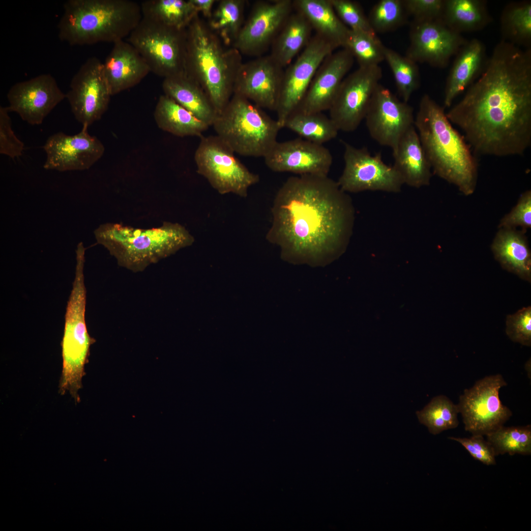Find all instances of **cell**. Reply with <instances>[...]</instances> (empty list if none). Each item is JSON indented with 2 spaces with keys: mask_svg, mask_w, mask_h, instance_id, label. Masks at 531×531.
Instances as JSON below:
<instances>
[{
  "mask_svg": "<svg viewBox=\"0 0 531 531\" xmlns=\"http://www.w3.org/2000/svg\"><path fill=\"white\" fill-rule=\"evenodd\" d=\"M446 116L478 153L521 155L531 144V49L502 40Z\"/></svg>",
  "mask_w": 531,
  "mask_h": 531,
  "instance_id": "6da1fadb",
  "label": "cell"
},
{
  "mask_svg": "<svg viewBox=\"0 0 531 531\" xmlns=\"http://www.w3.org/2000/svg\"><path fill=\"white\" fill-rule=\"evenodd\" d=\"M271 212L266 238L291 262L314 265L330 262L345 251L352 236L351 199L327 176L288 178L275 196Z\"/></svg>",
  "mask_w": 531,
  "mask_h": 531,
  "instance_id": "7a4b0ae2",
  "label": "cell"
},
{
  "mask_svg": "<svg viewBox=\"0 0 531 531\" xmlns=\"http://www.w3.org/2000/svg\"><path fill=\"white\" fill-rule=\"evenodd\" d=\"M414 124L433 172L464 195L473 194L477 182V163L471 147L448 119L444 108L424 94Z\"/></svg>",
  "mask_w": 531,
  "mask_h": 531,
  "instance_id": "3957f363",
  "label": "cell"
},
{
  "mask_svg": "<svg viewBox=\"0 0 531 531\" xmlns=\"http://www.w3.org/2000/svg\"><path fill=\"white\" fill-rule=\"evenodd\" d=\"M186 32L185 72L203 88L219 114L234 94L242 55L233 47H225L199 15Z\"/></svg>",
  "mask_w": 531,
  "mask_h": 531,
  "instance_id": "277c9868",
  "label": "cell"
},
{
  "mask_svg": "<svg viewBox=\"0 0 531 531\" xmlns=\"http://www.w3.org/2000/svg\"><path fill=\"white\" fill-rule=\"evenodd\" d=\"M58 25L59 38L71 45L113 44L128 37L142 18L130 0H68Z\"/></svg>",
  "mask_w": 531,
  "mask_h": 531,
  "instance_id": "5b68a950",
  "label": "cell"
},
{
  "mask_svg": "<svg viewBox=\"0 0 531 531\" xmlns=\"http://www.w3.org/2000/svg\"><path fill=\"white\" fill-rule=\"evenodd\" d=\"M93 233L97 243L107 249L119 266L134 272L144 270L195 241L185 227L167 221L146 229L106 223Z\"/></svg>",
  "mask_w": 531,
  "mask_h": 531,
  "instance_id": "8992f818",
  "label": "cell"
},
{
  "mask_svg": "<svg viewBox=\"0 0 531 531\" xmlns=\"http://www.w3.org/2000/svg\"><path fill=\"white\" fill-rule=\"evenodd\" d=\"M85 250L84 246L79 245L76 250L75 278L66 307L61 342L62 368L59 393L63 395L69 392L76 403L80 402L78 391L82 388V380L86 374L85 366L88 361L90 347L95 341L88 332L85 319Z\"/></svg>",
  "mask_w": 531,
  "mask_h": 531,
  "instance_id": "52a82bcc",
  "label": "cell"
},
{
  "mask_svg": "<svg viewBox=\"0 0 531 531\" xmlns=\"http://www.w3.org/2000/svg\"><path fill=\"white\" fill-rule=\"evenodd\" d=\"M212 126L235 153L251 157H264L277 142L281 129L261 108L234 94Z\"/></svg>",
  "mask_w": 531,
  "mask_h": 531,
  "instance_id": "ba28073f",
  "label": "cell"
},
{
  "mask_svg": "<svg viewBox=\"0 0 531 531\" xmlns=\"http://www.w3.org/2000/svg\"><path fill=\"white\" fill-rule=\"evenodd\" d=\"M186 30L170 28L142 17L127 41L143 58L150 72L165 78L186 73Z\"/></svg>",
  "mask_w": 531,
  "mask_h": 531,
  "instance_id": "9c48e42d",
  "label": "cell"
},
{
  "mask_svg": "<svg viewBox=\"0 0 531 531\" xmlns=\"http://www.w3.org/2000/svg\"><path fill=\"white\" fill-rule=\"evenodd\" d=\"M235 152L219 137H201L194 160L197 173L219 194L247 196L249 188L258 183L259 176L250 171Z\"/></svg>",
  "mask_w": 531,
  "mask_h": 531,
  "instance_id": "30bf717a",
  "label": "cell"
},
{
  "mask_svg": "<svg viewBox=\"0 0 531 531\" xmlns=\"http://www.w3.org/2000/svg\"><path fill=\"white\" fill-rule=\"evenodd\" d=\"M507 385L502 376H486L464 390L457 404L466 431L486 436L504 424L512 415L500 400V389Z\"/></svg>",
  "mask_w": 531,
  "mask_h": 531,
  "instance_id": "8fae6325",
  "label": "cell"
},
{
  "mask_svg": "<svg viewBox=\"0 0 531 531\" xmlns=\"http://www.w3.org/2000/svg\"><path fill=\"white\" fill-rule=\"evenodd\" d=\"M344 168L337 181L345 192L381 191L398 193L404 184L399 172L382 159L380 153L372 155L365 148H357L344 142Z\"/></svg>",
  "mask_w": 531,
  "mask_h": 531,
  "instance_id": "7c38bea8",
  "label": "cell"
},
{
  "mask_svg": "<svg viewBox=\"0 0 531 531\" xmlns=\"http://www.w3.org/2000/svg\"><path fill=\"white\" fill-rule=\"evenodd\" d=\"M336 49L333 44L315 34L295 60L284 69L275 110L281 128L303 100L323 61Z\"/></svg>",
  "mask_w": 531,
  "mask_h": 531,
  "instance_id": "4fadbf2b",
  "label": "cell"
},
{
  "mask_svg": "<svg viewBox=\"0 0 531 531\" xmlns=\"http://www.w3.org/2000/svg\"><path fill=\"white\" fill-rule=\"evenodd\" d=\"M382 77V69L377 65L358 67L344 78L328 110L339 131L352 132L358 127Z\"/></svg>",
  "mask_w": 531,
  "mask_h": 531,
  "instance_id": "5bb4252c",
  "label": "cell"
},
{
  "mask_svg": "<svg viewBox=\"0 0 531 531\" xmlns=\"http://www.w3.org/2000/svg\"><path fill=\"white\" fill-rule=\"evenodd\" d=\"M75 119L88 127L107 111L112 96L103 72V62L88 58L72 77L65 93Z\"/></svg>",
  "mask_w": 531,
  "mask_h": 531,
  "instance_id": "9a60e30c",
  "label": "cell"
},
{
  "mask_svg": "<svg viewBox=\"0 0 531 531\" xmlns=\"http://www.w3.org/2000/svg\"><path fill=\"white\" fill-rule=\"evenodd\" d=\"M294 10L292 0L256 1L232 47L242 55L263 56Z\"/></svg>",
  "mask_w": 531,
  "mask_h": 531,
  "instance_id": "2e32d148",
  "label": "cell"
},
{
  "mask_svg": "<svg viewBox=\"0 0 531 531\" xmlns=\"http://www.w3.org/2000/svg\"><path fill=\"white\" fill-rule=\"evenodd\" d=\"M461 35L449 28L441 19L413 20L410 31L407 57L416 63L446 66L467 42Z\"/></svg>",
  "mask_w": 531,
  "mask_h": 531,
  "instance_id": "e0dca14e",
  "label": "cell"
},
{
  "mask_svg": "<svg viewBox=\"0 0 531 531\" xmlns=\"http://www.w3.org/2000/svg\"><path fill=\"white\" fill-rule=\"evenodd\" d=\"M364 119L371 137L392 149L414 125L412 107L381 84L373 95Z\"/></svg>",
  "mask_w": 531,
  "mask_h": 531,
  "instance_id": "ac0fdd59",
  "label": "cell"
},
{
  "mask_svg": "<svg viewBox=\"0 0 531 531\" xmlns=\"http://www.w3.org/2000/svg\"><path fill=\"white\" fill-rule=\"evenodd\" d=\"M88 128L83 126L73 135L58 132L50 136L43 146L46 155L43 168L59 172L89 169L103 156L105 147Z\"/></svg>",
  "mask_w": 531,
  "mask_h": 531,
  "instance_id": "d6986e66",
  "label": "cell"
},
{
  "mask_svg": "<svg viewBox=\"0 0 531 531\" xmlns=\"http://www.w3.org/2000/svg\"><path fill=\"white\" fill-rule=\"evenodd\" d=\"M7 98L10 112L16 113L24 121L34 125L42 124L54 108L66 98V94L53 76L42 74L13 85Z\"/></svg>",
  "mask_w": 531,
  "mask_h": 531,
  "instance_id": "ffe728a7",
  "label": "cell"
},
{
  "mask_svg": "<svg viewBox=\"0 0 531 531\" xmlns=\"http://www.w3.org/2000/svg\"><path fill=\"white\" fill-rule=\"evenodd\" d=\"M266 166L275 172L326 177L332 164L328 148L302 138L278 141L264 157Z\"/></svg>",
  "mask_w": 531,
  "mask_h": 531,
  "instance_id": "44dd1931",
  "label": "cell"
},
{
  "mask_svg": "<svg viewBox=\"0 0 531 531\" xmlns=\"http://www.w3.org/2000/svg\"><path fill=\"white\" fill-rule=\"evenodd\" d=\"M284 70L270 54L243 62L236 78L234 94L262 109L275 111Z\"/></svg>",
  "mask_w": 531,
  "mask_h": 531,
  "instance_id": "7402d4cb",
  "label": "cell"
},
{
  "mask_svg": "<svg viewBox=\"0 0 531 531\" xmlns=\"http://www.w3.org/2000/svg\"><path fill=\"white\" fill-rule=\"evenodd\" d=\"M354 60L351 53L345 48L327 56L317 69L305 96L295 112L311 114L329 110Z\"/></svg>",
  "mask_w": 531,
  "mask_h": 531,
  "instance_id": "603a6c76",
  "label": "cell"
},
{
  "mask_svg": "<svg viewBox=\"0 0 531 531\" xmlns=\"http://www.w3.org/2000/svg\"><path fill=\"white\" fill-rule=\"evenodd\" d=\"M103 74L112 95L139 83L150 72L138 51L124 40L114 46L103 62Z\"/></svg>",
  "mask_w": 531,
  "mask_h": 531,
  "instance_id": "cb8c5ba5",
  "label": "cell"
},
{
  "mask_svg": "<svg viewBox=\"0 0 531 531\" xmlns=\"http://www.w3.org/2000/svg\"><path fill=\"white\" fill-rule=\"evenodd\" d=\"M488 58L483 43L472 39L461 47L446 80L443 107L451 106L455 99L469 88L483 71Z\"/></svg>",
  "mask_w": 531,
  "mask_h": 531,
  "instance_id": "d4e9b609",
  "label": "cell"
},
{
  "mask_svg": "<svg viewBox=\"0 0 531 531\" xmlns=\"http://www.w3.org/2000/svg\"><path fill=\"white\" fill-rule=\"evenodd\" d=\"M392 151L393 166L404 184L416 188L430 184L432 169L414 125L407 130Z\"/></svg>",
  "mask_w": 531,
  "mask_h": 531,
  "instance_id": "484cf974",
  "label": "cell"
},
{
  "mask_svg": "<svg viewBox=\"0 0 531 531\" xmlns=\"http://www.w3.org/2000/svg\"><path fill=\"white\" fill-rule=\"evenodd\" d=\"M491 249L503 269L531 283V251L525 231L499 228Z\"/></svg>",
  "mask_w": 531,
  "mask_h": 531,
  "instance_id": "4316f807",
  "label": "cell"
},
{
  "mask_svg": "<svg viewBox=\"0 0 531 531\" xmlns=\"http://www.w3.org/2000/svg\"><path fill=\"white\" fill-rule=\"evenodd\" d=\"M165 95L192 114L208 126L218 113L203 88L186 73L164 78Z\"/></svg>",
  "mask_w": 531,
  "mask_h": 531,
  "instance_id": "83f0119b",
  "label": "cell"
},
{
  "mask_svg": "<svg viewBox=\"0 0 531 531\" xmlns=\"http://www.w3.org/2000/svg\"><path fill=\"white\" fill-rule=\"evenodd\" d=\"M294 10L304 16L315 34L343 48L350 29L340 19L330 0H294Z\"/></svg>",
  "mask_w": 531,
  "mask_h": 531,
  "instance_id": "f1b7e54d",
  "label": "cell"
},
{
  "mask_svg": "<svg viewBox=\"0 0 531 531\" xmlns=\"http://www.w3.org/2000/svg\"><path fill=\"white\" fill-rule=\"evenodd\" d=\"M313 30L303 15L293 11L274 40L270 55L283 68H286L308 44Z\"/></svg>",
  "mask_w": 531,
  "mask_h": 531,
  "instance_id": "f546056e",
  "label": "cell"
},
{
  "mask_svg": "<svg viewBox=\"0 0 531 531\" xmlns=\"http://www.w3.org/2000/svg\"><path fill=\"white\" fill-rule=\"evenodd\" d=\"M154 118L160 129L178 137H201L209 127L165 94L159 97Z\"/></svg>",
  "mask_w": 531,
  "mask_h": 531,
  "instance_id": "4dcf8cb0",
  "label": "cell"
},
{
  "mask_svg": "<svg viewBox=\"0 0 531 531\" xmlns=\"http://www.w3.org/2000/svg\"><path fill=\"white\" fill-rule=\"evenodd\" d=\"M442 20L451 30L461 34L485 27L492 20L487 2L482 0H444Z\"/></svg>",
  "mask_w": 531,
  "mask_h": 531,
  "instance_id": "1f68e13d",
  "label": "cell"
},
{
  "mask_svg": "<svg viewBox=\"0 0 531 531\" xmlns=\"http://www.w3.org/2000/svg\"><path fill=\"white\" fill-rule=\"evenodd\" d=\"M140 6L142 17L177 30L186 29L199 14L190 0H146Z\"/></svg>",
  "mask_w": 531,
  "mask_h": 531,
  "instance_id": "d6a6232c",
  "label": "cell"
},
{
  "mask_svg": "<svg viewBox=\"0 0 531 531\" xmlns=\"http://www.w3.org/2000/svg\"><path fill=\"white\" fill-rule=\"evenodd\" d=\"M244 0H218V4L207 23L225 46L236 40L244 22Z\"/></svg>",
  "mask_w": 531,
  "mask_h": 531,
  "instance_id": "836d02e7",
  "label": "cell"
},
{
  "mask_svg": "<svg viewBox=\"0 0 531 531\" xmlns=\"http://www.w3.org/2000/svg\"><path fill=\"white\" fill-rule=\"evenodd\" d=\"M284 127L301 138L323 145L335 138L339 131L330 118L323 113L305 114L294 112L286 119Z\"/></svg>",
  "mask_w": 531,
  "mask_h": 531,
  "instance_id": "e575fe53",
  "label": "cell"
},
{
  "mask_svg": "<svg viewBox=\"0 0 531 531\" xmlns=\"http://www.w3.org/2000/svg\"><path fill=\"white\" fill-rule=\"evenodd\" d=\"M502 40L529 48L531 43V2L521 1L507 5L501 17Z\"/></svg>",
  "mask_w": 531,
  "mask_h": 531,
  "instance_id": "d590c367",
  "label": "cell"
},
{
  "mask_svg": "<svg viewBox=\"0 0 531 531\" xmlns=\"http://www.w3.org/2000/svg\"><path fill=\"white\" fill-rule=\"evenodd\" d=\"M459 413L457 405L442 395L433 398L422 410L416 412L419 422L435 435L456 428Z\"/></svg>",
  "mask_w": 531,
  "mask_h": 531,
  "instance_id": "8d00e7d4",
  "label": "cell"
},
{
  "mask_svg": "<svg viewBox=\"0 0 531 531\" xmlns=\"http://www.w3.org/2000/svg\"><path fill=\"white\" fill-rule=\"evenodd\" d=\"M486 440L496 456L508 454H531V426L505 427L503 425L487 434Z\"/></svg>",
  "mask_w": 531,
  "mask_h": 531,
  "instance_id": "74e56055",
  "label": "cell"
},
{
  "mask_svg": "<svg viewBox=\"0 0 531 531\" xmlns=\"http://www.w3.org/2000/svg\"><path fill=\"white\" fill-rule=\"evenodd\" d=\"M384 60L392 72L399 96L402 101L408 102L420 85L417 63L386 47L384 49Z\"/></svg>",
  "mask_w": 531,
  "mask_h": 531,
  "instance_id": "f35d334b",
  "label": "cell"
},
{
  "mask_svg": "<svg viewBox=\"0 0 531 531\" xmlns=\"http://www.w3.org/2000/svg\"><path fill=\"white\" fill-rule=\"evenodd\" d=\"M385 47L376 34L350 29L342 48L351 53L359 67H365L379 65L384 61Z\"/></svg>",
  "mask_w": 531,
  "mask_h": 531,
  "instance_id": "ab89813d",
  "label": "cell"
},
{
  "mask_svg": "<svg viewBox=\"0 0 531 531\" xmlns=\"http://www.w3.org/2000/svg\"><path fill=\"white\" fill-rule=\"evenodd\" d=\"M408 16L402 0H381L372 7L367 17L377 33L400 28L407 22Z\"/></svg>",
  "mask_w": 531,
  "mask_h": 531,
  "instance_id": "60d3db41",
  "label": "cell"
},
{
  "mask_svg": "<svg viewBox=\"0 0 531 531\" xmlns=\"http://www.w3.org/2000/svg\"><path fill=\"white\" fill-rule=\"evenodd\" d=\"M338 17L350 30L376 34L361 5L351 0H330Z\"/></svg>",
  "mask_w": 531,
  "mask_h": 531,
  "instance_id": "b9f144b4",
  "label": "cell"
},
{
  "mask_svg": "<svg viewBox=\"0 0 531 531\" xmlns=\"http://www.w3.org/2000/svg\"><path fill=\"white\" fill-rule=\"evenodd\" d=\"M505 332L513 342L531 346V307H523L506 318Z\"/></svg>",
  "mask_w": 531,
  "mask_h": 531,
  "instance_id": "7bdbcfd3",
  "label": "cell"
},
{
  "mask_svg": "<svg viewBox=\"0 0 531 531\" xmlns=\"http://www.w3.org/2000/svg\"><path fill=\"white\" fill-rule=\"evenodd\" d=\"M499 228L516 229L526 231L531 228V191L528 190L520 196L516 205L501 219Z\"/></svg>",
  "mask_w": 531,
  "mask_h": 531,
  "instance_id": "ee69618b",
  "label": "cell"
},
{
  "mask_svg": "<svg viewBox=\"0 0 531 531\" xmlns=\"http://www.w3.org/2000/svg\"><path fill=\"white\" fill-rule=\"evenodd\" d=\"M9 112L7 106L0 107V153L15 159L22 155L24 144L12 130Z\"/></svg>",
  "mask_w": 531,
  "mask_h": 531,
  "instance_id": "f6af8a7d",
  "label": "cell"
},
{
  "mask_svg": "<svg viewBox=\"0 0 531 531\" xmlns=\"http://www.w3.org/2000/svg\"><path fill=\"white\" fill-rule=\"evenodd\" d=\"M450 440L461 444L475 459L487 465L496 464V454L491 444L483 436L472 435L469 438L450 437Z\"/></svg>",
  "mask_w": 531,
  "mask_h": 531,
  "instance_id": "bcb514c9",
  "label": "cell"
},
{
  "mask_svg": "<svg viewBox=\"0 0 531 531\" xmlns=\"http://www.w3.org/2000/svg\"><path fill=\"white\" fill-rule=\"evenodd\" d=\"M408 16L413 20L439 19L442 18L444 0H402Z\"/></svg>",
  "mask_w": 531,
  "mask_h": 531,
  "instance_id": "7dc6e473",
  "label": "cell"
},
{
  "mask_svg": "<svg viewBox=\"0 0 531 531\" xmlns=\"http://www.w3.org/2000/svg\"><path fill=\"white\" fill-rule=\"evenodd\" d=\"M190 1L199 14L201 13L204 17L209 19L213 12V6L218 0H190Z\"/></svg>",
  "mask_w": 531,
  "mask_h": 531,
  "instance_id": "c3c4849f",
  "label": "cell"
},
{
  "mask_svg": "<svg viewBox=\"0 0 531 531\" xmlns=\"http://www.w3.org/2000/svg\"><path fill=\"white\" fill-rule=\"evenodd\" d=\"M525 368L527 371L528 376L531 378V359H529L526 363L525 365Z\"/></svg>",
  "mask_w": 531,
  "mask_h": 531,
  "instance_id": "681fc988",
  "label": "cell"
}]
</instances>
